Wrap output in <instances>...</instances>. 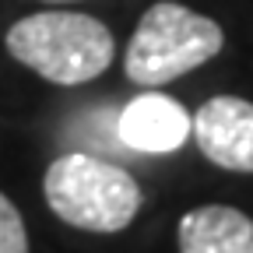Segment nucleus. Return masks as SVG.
I'll list each match as a JSON object with an SVG mask.
<instances>
[{
  "mask_svg": "<svg viewBox=\"0 0 253 253\" xmlns=\"http://www.w3.org/2000/svg\"><path fill=\"white\" fill-rule=\"evenodd\" d=\"M4 46L21 67L36 71L42 81L60 88L95 81L109 71L116 56V39L109 25L67 7H46L18 18L7 28Z\"/></svg>",
  "mask_w": 253,
  "mask_h": 253,
  "instance_id": "f257e3e1",
  "label": "nucleus"
},
{
  "mask_svg": "<svg viewBox=\"0 0 253 253\" xmlns=\"http://www.w3.org/2000/svg\"><path fill=\"white\" fill-rule=\"evenodd\" d=\"M190 126H194V120H190L179 99H172L158 88H144L123 106L116 120V137L130 151L169 155L190 141Z\"/></svg>",
  "mask_w": 253,
  "mask_h": 253,
  "instance_id": "39448f33",
  "label": "nucleus"
},
{
  "mask_svg": "<svg viewBox=\"0 0 253 253\" xmlns=\"http://www.w3.org/2000/svg\"><path fill=\"white\" fill-rule=\"evenodd\" d=\"M46 4H53V7H60V4H74V0H46Z\"/></svg>",
  "mask_w": 253,
  "mask_h": 253,
  "instance_id": "6e6552de",
  "label": "nucleus"
},
{
  "mask_svg": "<svg viewBox=\"0 0 253 253\" xmlns=\"http://www.w3.org/2000/svg\"><path fill=\"white\" fill-rule=\"evenodd\" d=\"M225 46L221 25L179 0L151 4L123 49V74L130 84L158 88L204 67Z\"/></svg>",
  "mask_w": 253,
  "mask_h": 253,
  "instance_id": "f03ea898",
  "label": "nucleus"
},
{
  "mask_svg": "<svg viewBox=\"0 0 253 253\" xmlns=\"http://www.w3.org/2000/svg\"><path fill=\"white\" fill-rule=\"evenodd\" d=\"M0 253H28V232L21 211L7 194H0Z\"/></svg>",
  "mask_w": 253,
  "mask_h": 253,
  "instance_id": "0eeeda50",
  "label": "nucleus"
},
{
  "mask_svg": "<svg viewBox=\"0 0 253 253\" xmlns=\"http://www.w3.org/2000/svg\"><path fill=\"white\" fill-rule=\"evenodd\" d=\"M42 194L60 221L99 236L123 232L144 204V194L130 172L84 151L53 158L42 176Z\"/></svg>",
  "mask_w": 253,
  "mask_h": 253,
  "instance_id": "7ed1b4c3",
  "label": "nucleus"
},
{
  "mask_svg": "<svg viewBox=\"0 0 253 253\" xmlns=\"http://www.w3.org/2000/svg\"><path fill=\"white\" fill-rule=\"evenodd\" d=\"M190 137L201 155L225 172H253V102L239 95H211L190 113Z\"/></svg>",
  "mask_w": 253,
  "mask_h": 253,
  "instance_id": "20e7f679",
  "label": "nucleus"
},
{
  "mask_svg": "<svg viewBox=\"0 0 253 253\" xmlns=\"http://www.w3.org/2000/svg\"><path fill=\"white\" fill-rule=\"evenodd\" d=\"M179 253H253V218L229 204H201L176 225Z\"/></svg>",
  "mask_w": 253,
  "mask_h": 253,
  "instance_id": "423d86ee",
  "label": "nucleus"
}]
</instances>
